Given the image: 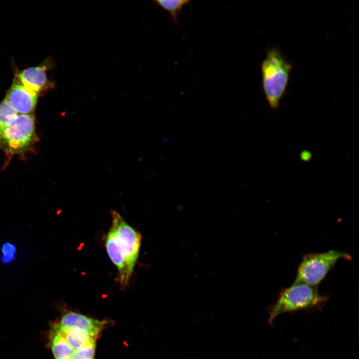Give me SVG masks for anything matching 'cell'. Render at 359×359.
I'll list each match as a JSON object with an SVG mask.
<instances>
[{
    "label": "cell",
    "instance_id": "cell-1",
    "mask_svg": "<svg viewBox=\"0 0 359 359\" xmlns=\"http://www.w3.org/2000/svg\"><path fill=\"white\" fill-rule=\"evenodd\" d=\"M110 212L112 222L105 246L109 258L118 271L120 284L125 288L138 260L142 236L117 211L112 210Z\"/></svg>",
    "mask_w": 359,
    "mask_h": 359
},
{
    "label": "cell",
    "instance_id": "cell-2",
    "mask_svg": "<svg viewBox=\"0 0 359 359\" xmlns=\"http://www.w3.org/2000/svg\"><path fill=\"white\" fill-rule=\"evenodd\" d=\"M292 64L279 48H267L261 64L262 85L265 98L273 109L279 107L288 85Z\"/></svg>",
    "mask_w": 359,
    "mask_h": 359
},
{
    "label": "cell",
    "instance_id": "cell-3",
    "mask_svg": "<svg viewBox=\"0 0 359 359\" xmlns=\"http://www.w3.org/2000/svg\"><path fill=\"white\" fill-rule=\"evenodd\" d=\"M38 138L32 114H18L10 122L0 127V149L7 156L23 155L31 151Z\"/></svg>",
    "mask_w": 359,
    "mask_h": 359
},
{
    "label": "cell",
    "instance_id": "cell-4",
    "mask_svg": "<svg viewBox=\"0 0 359 359\" xmlns=\"http://www.w3.org/2000/svg\"><path fill=\"white\" fill-rule=\"evenodd\" d=\"M328 296L321 294L318 287L305 284H295L284 288L272 306L269 321L271 323L281 314L315 307L325 303Z\"/></svg>",
    "mask_w": 359,
    "mask_h": 359
},
{
    "label": "cell",
    "instance_id": "cell-5",
    "mask_svg": "<svg viewBox=\"0 0 359 359\" xmlns=\"http://www.w3.org/2000/svg\"><path fill=\"white\" fill-rule=\"evenodd\" d=\"M341 259L351 260L352 256L345 251L336 250L304 255L293 283L318 287Z\"/></svg>",
    "mask_w": 359,
    "mask_h": 359
},
{
    "label": "cell",
    "instance_id": "cell-6",
    "mask_svg": "<svg viewBox=\"0 0 359 359\" xmlns=\"http://www.w3.org/2000/svg\"><path fill=\"white\" fill-rule=\"evenodd\" d=\"M38 93L22 84L19 81L12 84L5 98L19 114H31L36 107Z\"/></svg>",
    "mask_w": 359,
    "mask_h": 359
},
{
    "label": "cell",
    "instance_id": "cell-7",
    "mask_svg": "<svg viewBox=\"0 0 359 359\" xmlns=\"http://www.w3.org/2000/svg\"><path fill=\"white\" fill-rule=\"evenodd\" d=\"M55 322L63 327L79 328L98 335L107 323L73 311L65 312Z\"/></svg>",
    "mask_w": 359,
    "mask_h": 359
},
{
    "label": "cell",
    "instance_id": "cell-8",
    "mask_svg": "<svg viewBox=\"0 0 359 359\" xmlns=\"http://www.w3.org/2000/svg\"><path fill=\"white\" fill-rule=\"evenodd\" d=\"M17 77L22 84L37 93L47 88L49 84L44 66L25 69L18 74Z\"/></svg>",
    "mask_w": 359,
    "mask_h": 359
},
{
    "label": "cell",
    "instance_id": "cell-9",
    "mask_svg": "<svg viewBox=\"0 0 359 359\" xmlns=\"http://www.w3.org/2000/svg\"><path fill=\"white\" fill-rule=\"evenodd\" d=\"M190 1L188 0H157L155 3L169 12L175 23L177 24L178 16L182 7Z\"/></svg>",
    "mask_w": 359,
    "mask_h": 359
},
{
    "label": "cell",
    "instance_id": "cell-10",
    "mask_svg": "<svg viewBox=\"0 0 359 359\" xmlns=\"http://www.w3.org/2000/svg\"><path fill=\"white\" fill-rule=\"evenodd\" d=\"M18 114L5 99L0 103V127L12 121Z\"/></svg>",
    "mask_w": 359,
    "mask_h": 359
},
{
    "label": "cell",
    "instance_id": "cell-11",
    "mask_svg": "<svg viewBox=\"0 0 359 359\" xmlns=\"http://www.w3.org/2000/svg\"><path fill=\"white\" fill-rule=\"evenodd\" d=\"M96 342L93 341L84 346L76 350H72V353L69 359H92L94 358Z\"/></svg>",
    "mask_w": 359,
    "mask_h": 359
},
{
    "label": "cell",
    "instance_id": "cell-12",
    "mask_svg": "<svg viewBox=\"0 0 359 359\" xmlns=\"http://www.w3.org/2000/svg\"><path fill=\"white\" fill-rule=\"evenodd\" d=\"M300 158L304 161H308L311 158V154L308 151H303L300 154Z\"/></svg>",
    "mask_w": 359,
    "mask_h": 359
},
{
    "label": "cell",
    "instance_id": "cell-13",
    "mask_svg": "<svg viewBox=\"0 0 359 359\" xmlns=\"http://www.w3.org/2000/svg\"><path fill=\"white\" fill-rule=\"evenodd\" d=\"M94 359V358H93V359Z\"/></svg>",
    "mask_w": 359,
    "mask_h": 359
}]
</instances>
